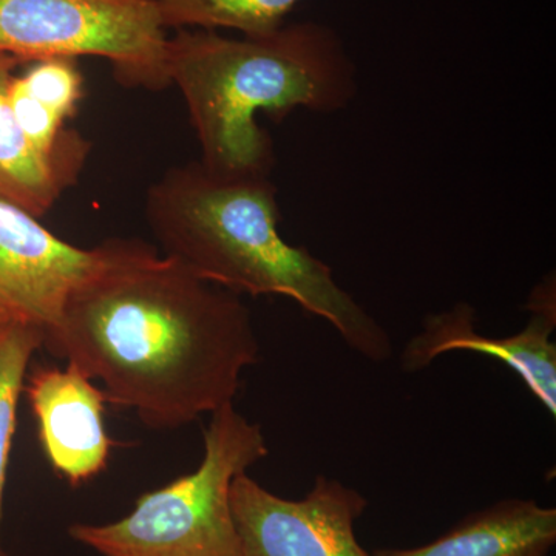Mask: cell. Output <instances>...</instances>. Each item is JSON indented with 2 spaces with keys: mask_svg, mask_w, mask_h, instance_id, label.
Here are the masks:
<instances>
[{
  "mask_svg": "<svg viewBox=\"0 0 556 556\" xmlns=\"http://www.w3.org/2000/svg\"><path fill=\"white\" fill-rule=\"evenodd\" d=\"M42 329L22 321L0 325V556L2 546L3 496L13 439L16 434L17 405L36 351L43 346Z\"/></svg>",
  "mask_w": 556,
  "mask_h": 556,
  "instance_id": "13",
  "label": "cell"
},
{
  "mask_svg": "<svg viewBox=\"0 0 556 556\" xmlns=\"http://www.w3.org/2000/svg\"><path fill=\"white\" fill-rule=\"evenodd\" d=\"M14 83L65 123L76 115L83 100L84 78L75 58L33 61L22 75L14 76Z\"/></svg>",
  "mask_w": 556,
  "mask_h": 556,
  "instance_id": "14",
  "label": "cell"
},
{
  "mask_svg": "<svg viewBox=\"0 0 556 556\" xmlns=\"http://www.w3.org/2000/svg\"><path fill=\"white\" fill-rule=\"evenodd\" d=\"M167 28L197 27L266 36L287 25L289 14L302 0H156Z\"/></svg>",
  "mask_w": 556,
  "mask_h": 556,
  "instance_id": "12",
  "label": "cell"
},
{
  "mask_svg": "<svg viewBox=\"0 0 556 556\" xmlns=\"http://www.w3.org/2000/svg\"><path fill=\"white\" fill-rule=\"evenodd\" d=\"M556 544V508L508 497L460 519L424 546L379 548L372 556H551Z\"/></svg>",
  "mask_w": 556,
  "mask_h": 556,
  "instance_id": "10",
  "label": "cell"
},
{
  "mask_svg": "<svg viewBox=\"0 0 556 556\" xmlns=\"http://www.w3.org/2000/svg\"><path fill=\"white\" fill-rule=\"evenodd\" d=\"M172 86L199 138L200 163L225 177H269L276 152L258 113L342 112L356 100L357 68L334 28L287 24L266 36L179 30L169 39Z\"/></svg>",
  "mask_w": 556,
  "mask_h": 556,
  "instance_id": "3",
  "label": "cell"
},
{
  "mask_svg": "<svg viewBox=\"0 0 556 556\" xmlns=\"http://www.w3.org/2000/svg\"><path fill=\"white\" fill-rule=\"evenodd\" d=\"M146 218L163 255L197 277L239 295L292 300L368 361L393 354L387 329L340 287L327 263L281 237L269 177H225L190 161L150 186Z\"/></svg>",
  "mask_w": 556,
  "mask_h": 556,
  "instance_id": "2",
  "label": "cell"
},
{
  "mask_svg": "<svg viewBox=\"0 0 556 556\" xmlns=\"http://www.w3.org/2000/svg\"><path fill=\"white\" fill-rule=\"evenodd\" d=\"M230 507L243 556H372L356 536L368 500L338 479L318 475L303 500H287L243 473Z\"/></svg>",
  "mask_w": 556,
  "mask_h": 556,
  "instance_id": "6",
  "label": "cell"
},
{
  "mask_svg": "<svg viewBox=\"0 0 556 556\" xmlns=\"http://www.w3.org/2000/svg\"><path fill=\"white\" fill-rule=\"evenodd\" d=\"M39 441L50 466L70 485L79 486L108 467L113 441L105 428L104 391L75 367H38L28 372Z\"/></svg>",
  "mask_w": 556,
  "mask_h": 556,
  "instance_id": "8",
  "label": "cell"
},
{
  "mask_svg": "<svg viewBox=\"0 0 556 556\" xmlns=\"http://www.w3.org/2000/svg\"><path fill=\"white\" fill-rule=\"evenodd\" d=\"M268 455L262 427L225 405L212 413L195 470L139 496L118 521L76 522L68 535L100 556H243L230 486Z\"/></svg>",
  "mask_w": 556,
  "mask_h": 556,
  "instance_id": "4",
  "label": "cell"
},
{
  "mask_svg": "<svg viewBox=\"0 0 556 556\" xmlns=\"http://www.w3.org/2000/svg\"><path fill=\"white\" fill-rule=\"evenodd\" d=\"M3 321H9V320H5V318L0 317V325H2Z\"/></svg>",
  "mask_w": 556,
  "mask_h": 556,
  "instance_id": "15",
  "label": "cell"
},
{
  "mask_svg": "<svg viewBox=\"0 0 556 556\" xmlns=\"http://www.w3.org/2000/svg\"><path fill=\"white\" fill-rule=\"evenodd\" d=\"M169 39L156 0H0V53L102 58L130 89L172 86Z\"/></svg>",
  "mask_w": 556,
  "mask_h": 556,
  "instance_id": "5",
  "label": "cell"
},
{
  "mask_svg": "<svg viewBox=\"0 0 556 556\" xmlns=\"http://www.w3.org/2000/svg\"><path fill=\"white\" fill-rule=\"evenodd\" d=\"M21 64L20 58L0 53V199L40 218L75 185L90 146L58 156L33 148L9 102L10 83Z\"/></svg>",
  "mask_w": 556,
  "mask_h": 556,
  "instance_id": "11",
  "label": "cell"
},
{
  "mask_svg": "<svg viewBox=\"0 0 556 556\" xmlns=\"http://www.w3.org/2000/svg\"><path fill=\"white\" fill-rule=\"evenodd\" d=\"M43 346L101 382L110 404L172 430L233 404L257 364L251 311L236 292L138 240L105 241Z\"/></svg>",
  "mask_w": 556,
  "mask_h": 556,
  "instance_id": "1",
  "label": "cell"
},
{
  "mask_svg": "<svg viewBox=\"0 0 556 556\" xmlns=\"http://www.w3.org/2000/svg\"><path fill=\"white\" fill-rule=\"evenodd\" d=\"M555 327L556 316L530 313L529 324L517 334L490 338L479 332L477 309L460 302L426 317L422 329L402 351L401 367L405 372L422 371L453 351L484 354L517 372L530 393L556 417Z\"/></svg>",
  "mask_w": 556,
  "mask_h": 556,
  "instance_id": "9",
  "label": "cell"
},
{
  "mask_svg": "<svg viewBox=\"0 0 556 556\" xmlns=\"http://www.w3.org/2000/svg\"><path fill=\"white\" fill-rule=\"evenodd\" d=\"M104 258L105 243L75 247L30 212L0 199V317L5 320L33 325L46 334Z\"/></svg>",
  "mask_w": 556,
  "mask_h": 556,
  "instance_id": "7",
  "label": "cell"
}]
</instances>
